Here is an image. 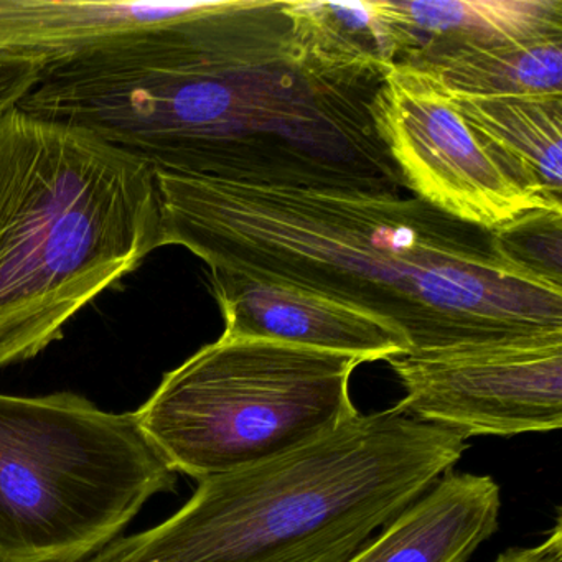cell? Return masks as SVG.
Wrapping results in <instances>:
<instances>
[{"label": "cell", "mask_w": 562, "mask_h": 562, "mask_svg": "<svg viewBox=\"0 0 562 562\" xmlns=\"http://www.w3.org/2000/svg\"><path fill=\"white\" fill-rule=\"evenodd\" d=\"M160 248L210 272L292 285L384 318L411 351L562 331V285L495 233L416 196L258 187L156 170Z\"/></svg>", "instance_id": "obj_2"}, {"label": "cell", "mask_w": 562, "mask_h": 562, "mask_svg": "<svg viewBox=\"0 0 562 562\" xmlns=\"http://www.w3.org/2000/svg\"><path fill=\"white\" fill-rule=\"evenodd\" d=\"M406 394L394 409L470 437L562 426V331L387 358Z\"/></svg>", "instance_id": "obj_8"}, {"label": "cell", "mask_w": 562, "mask_h": 562, "mask_svg": "<svg viewBox=\"0 0 562 562\" xmlns=\"http://www.w3.org/2000/svg\"><path fill=\"white\" fill-rule=\"evenodd\" d=\"M348 355L229 337L164 374L134 411L166 462L195 480L297 449L357 416Z\"/></svg>", "instance_id": "obj_6"}, {"label": "cell", "mask_w": 562, "mask_h": 562, "mask_svg": "<svg viewBox=\"0 0 562 562\" xmlns=\"http://www.w3.org/2000/svg\"><path fill=\"white\" fill-rule=\"evenodd\" d=\"M229 337L262 338L294 347L378 361L409 353L400 327L368 312L302 289L210 272Z\"/></svg>", "instance_id": "obj_9"}, {"label": "cell", "mask_w": 562, "mask_h": 562, "mask_svg": "<svg viewBox=\"0 0 562 562\" xmlns=\"http://www.w3.org/2000/svg\"><path fill=\"white\" fill-rule=\"evenodd\" d=\"M469 97L562 94V35L486 47L436 48L403 61Z\"/></svg>", "instance_id": "obj_15"}, {"label": "cell", "mask_w": 562, "mask_h": 562, "mask_svg": "<svg viewBox=\"0 0 562 562\" xmlns=\"http://www.w3.org/2000/svg\"><path fill=\"white\" fill-rule=\"evenodd\" d=\"M206 2L0 0V48L50 64L98 54L180 24Z\"/></svg>", "instance_id": "obj_10"}, {"label": "cell", "mask_w": 562, "mask_h": 562, "mask_svg": "<svg viewBox=\"0 0 562 562\" xmlns=\"http://www.w3.org/2000/svg\"><path fill=\"white\" fill-rule=\"evenodd\" d=\"M467 449L394 407L358 413L297 449L200 480L166 521L83 562H344Z\"/></svg>", "instance_id": "obj_3"}, {"label": "cell", "mask_w": 562, "mask_h": 562, "mask_svg": "<svg viewBox=\"0 0 562 562\" xmlns=\"http://www.w3.org/2000/svg\"><path fill=\"white\" fill-rule=\"evenodd\" d=\"M495 235L512 258L562 285V210L531 213Z\"/></svg>", "instance_id": "obj_16"}, {"label": "cell", "mask_w": 562, "mask_h": 562, "mask_svg": "<svg viewBox=\"0 0 562 562\" xmlns=\"http://www.w3.org/2000/svg\"><path fill=\"white\" fill-rule=\"evenodd\" d=\"M400 64L420 52L562 35V0H376Z\"/></svg>", "instance_id": "obj_12"}, {"label": "cell", "mask_w": 562, "mask_h": 562, "mask_svg": "<svg viewBox=\"0 0 562 562\" xmlns=\"http://www.w3.org/2000/svg\"><path fill=\"white\" fill-rule=\"evenodd\" d=\"M177 483L134 413L0 393V562L87 561Z\"/></svg>", "instance_id": "obj_5"}, {"label": "cell", "mask_w": 562, "mask_h": 562, "mask_svg": "<svg viewBox=\"0 0 562 562\" xmlns=\"http://www.w3.org/2000/svg\"><path fill=\"white\" fill-rule=\"evenodd\" d=\"M495 562H562L561 518L555 519L554 528L541 544L506 549Z\"/></svg>", "instance_id": "obj_18"}, {"label": "cell", "mask_w": 562, "mask_h": 562, "mask_svg": "<svg viewBox=\"0 0 562 562\" xmlns=\"http://www.w3.org/2000/svg\"><path fill=\"white\" fill-rule=\"evenodd\" d=\"M157 248L153 166L19 108L0 116V370L61 340Z\"/></svg>", "instance_id": "obj_4"}, {"label": "cell", "mask_w": 562, "mask_h": 562, "mask_svg": "<svg viewBox=\"0 0 562 562\" xmlns=\"http://www.w3.org/2000/svg\"><path fill=\"white\" fill-rule=\"evenodd\" d=\"M371 98L302 67L282 2L213 0L156 34L48 65L19 110L162 172L400 192Z\"/></svg>", "instance_id": "obj_1"}, {"label": "cell", "mask_w": 562, "mask_h": 562, "mask_svg": "<svg viewBox=\"0 0 562 562\" xmlns=\"http://www.w3.org/2000/svg\"><path fill=\"white\" fill-rule=\"evenodd\" d=\"M289 37L305 70L322 80L374 94L400 64L396 41L376 0L282 2Z\"/></svg>", "instance_id": "obj_13"}, {"label": "cell", "mask_w": 562, "mask_h": 562, "mask_svg": "<svg viewBox=\"0 0 562 562\" xmlns=\"http://www.w3.org/2000/svg\"><path fill=\"white\" fill-rule=\"evenodd\" d=\"M47 67L37 55L0 48V116L19 108L42 83Z\"/></svg>", "instance_id": "obj_17"}, {"label": "cell", "mask_w": 562, "mask_h": 562, "mask_svg": "<svg viewBox=\"0 0 562 562\" xmlns=\"http://www.w3.org/2000/svg\"><path fill=\"white\" fill-rule=\"evenodd\" d=\"M499 509L492 476L449 470L344 562H467L498 531Z\"/></svg>", "instance_id": "obj_11"}, {"label": "cell", "mask_w": 562, "mask_h": 562, "mask_svg": "<svg viewBox=\"0 0 562 562\" xmlns=\"http://www.w3.org/2000/svg\"><path fill=\"white\" fill-rule=\"evenodd\" d=\"M450 97L480 146L513 180L562 206V94Z\"/></svg>", "instance_id": "obj_14"}, {"label": "cell", "mask_w": 562, "mask_h": 562, "mask_svg": "<svg viewBox=\"0 0 562 562\" xmlns=\"http://www.w3.org/2000/svg\"><path fill=\"white\" fill-rule=\"evenodd\" d=\"M374 130L413 196L485 232L535 212L562 210L513 180L480 146L449 91L394 65L370 101Z\"/></svg>", "instance_id": "obj_7"}]
</instances>
